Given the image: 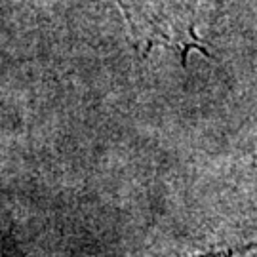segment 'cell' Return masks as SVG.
I'll return each instance as SVG.
<instances>
[{
	"instance_id": "1",
	"label": "cell",
	"mask_w": 257,
	"mask_h": 257,
	"mask_svg": "<svg viewBox=\"0 0 257 257\" xmlns=\"http://www.w3.org/2000/svg\"><path fill=\"white\" fill-rule=\"evenodd\" d=\"M130 29L136 46L143 52L160 46L181 55L183 63L191 52L208 54L196 31L193 0H114Z\"/></svg>"
},
{
	"instance_id": "2",
	"label": "cell",
	"mask_w": 257,
	"mask_h": 257,
	"mask_svg": "<svg viewBox=\"0 0 257 257\" xmlns=\"http://www.w3.org/2000/svg\"><path fill=\"white\" fill-rule=\"evenodd\" d=\"M255 248L257 242H248V244H236V246H215V248L194 251V253H187V255L179 257H244L248 251Z\"/></svg>"
}]
</instances>
